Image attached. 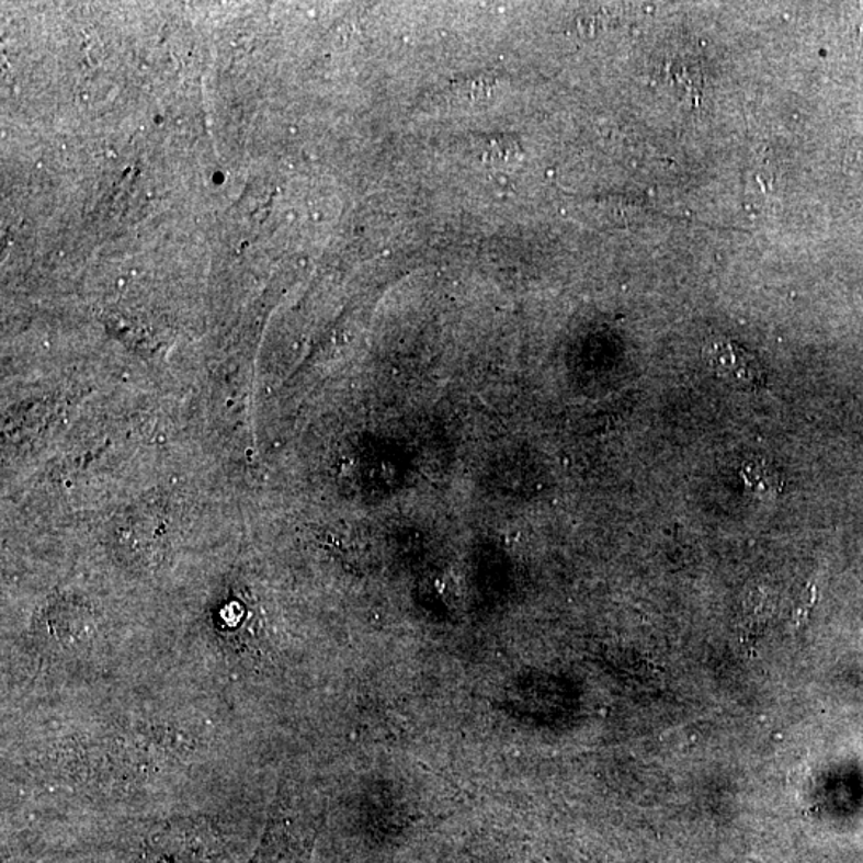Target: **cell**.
Here are the masks:
<instances>
[{
  "label": "cell",
  "mask_w": 863,
  "mask_h": 863,
  "mask_svg": "<svg viewBox=\"0 0 863 863\" xmlns=\"http://www.w3.org/2000/svg\"><path fill=\"white\" fill-rule=\"evenodd\" d=\"M704 359L716 376L736 389L757 390L767 383L760 360L731 339H712L705 345Z\"/></svg>",
  "instance_id": "1"
},
{
  "label": "cell",
  "mask_w": 863,
  "mask_h": 863,
  "mask_svg": "<svg viewBox=\"0 0 863 863\" xmlns=\"http://www.w3.org/2000/svg\"><path fill=\"white\" fill-rule=\"evenodd\" d=\"M740 474H742L747 487L757 495L775 496L784 487L781 472L775 470V467L767 461H750L743 466Z\"/></svg>",
  "instance_id": "2"
}]
</instances>
